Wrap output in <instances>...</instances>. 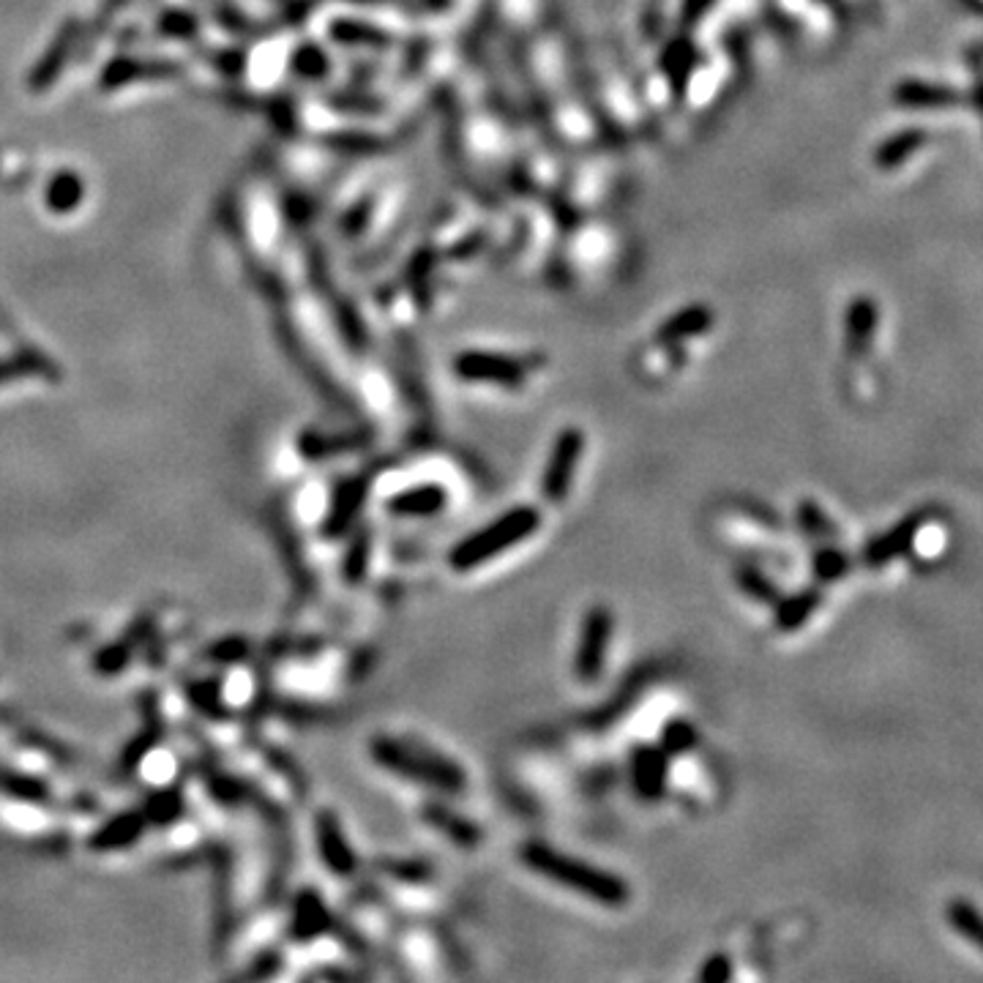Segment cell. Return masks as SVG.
Segmentation results:
<instances>
[{
	"label": "cell",
	"mask_w": 983,
	"mask_h": 983,
	"mask_svg": "<svg viewBox=\"0 0 983 983\" xmlns=\"http://www.w3.org/2000/svg\"><path fill=\"white\" fill-rule=\"evenodd\" d=\"M814 571L822 582H833L847 571V557L836 550H822L814 560Z\"/></svg>",
	"instance_id": "obj_14"
},
{
	"label": "cell",
	"mask_w": 983,
	"mask_h": 983,
	"mask_svg": "<svg viewBox=\"0 0 983 983\" xmlns=\"http://www.w3.org/2000/svg\"><path fill=\"white\" fill-rule=\"evenodd\" d=\"M948 921H951V926L959 932V935L968 937V942H973L979 951H983V915L973 907V904L964 902V899L951 902V907H948Z\"/></svg>",
	"instance_id": "obj_10"
},
{
	"label": "cell",
	"mask_w": 983,
	"mask_h": 983,
	"mask_svg": "<svg viewBox=\"0 0 983 983\" xmlns=\"http://www.w3.org/2000/svg\"><path fill=\"white\" fill-rule=\"evenodd\" d=\"M612 628H615V621H612V612L606 606L588 610L582 623V634H579L577 659H574V670H577V678L582 683H593L601 675L606 648H610L612 639Z\"/></svg>",
	"instance_id": "obj_4"
},
{
	"label": "cell",
	"mask_w": 983,
	"mask_h": 983,
	"mask_svg": "<svg viewBox=\"0 0 983 983\" xmlns=\"http://www.w3.org/2000/svg\"><path fill=\"white\" fill-rule=\"evenodd\" d=\"M738 582L740 588H743L749 595H754L756 601H776V588H773L771 579H767L762 571H756V568H743V571H738Z\"/></svg>",
	"instance_id": "obj_13"
},
{
	"label": "cell",
	"mask_w": 983,
	"mask_h": 983,
	"mask_svg": "<svg viewBox=\"0 0 983 983\" xmlns=\"http://www.w3.org/2000/svg\"><path fill=\"white\" fill-rule=\"evenodd\" d=\"M579 456H582V435L577 429H566L557 438L552 449L550 465H546L544 478H541V495L552 502H560L571 489V478L577 473Z\"/></svg>",
	"instance_id": "obj_5"
},
{
	"label": "cell",
	"mask_w": 983,
	"mask_h": 983,
	"mask_svg": "<svg viewBox=\"0 0 983 983\" xmlns=\"http://www.w3.org/2000/svg\"><path fill=\"white\" fill-rule=\"evenodd\" d=\"M667 754L659 749H639L632 762V782L643 798L654 800L664 795L667 784Z\"/></svg>",
	"instance_id": "obj_6"
},
{
	"label": "cell",
	"mask_w": 983,
	"mask_h": 983,
	"mask_svg": "<svg viewBox=\"0 0 983 983\" xmlns=\"http://www.w3.org/2000/svg\"><path fill=\"white\" fill-rule=\"evenodd\" d=\"M522 860L530 869L539 871L541 877H546V880L560 882V886L571 888V891L582 893L585 899H593V902L604 904V907H623L628 902V886L621 877L610 875L604 869H595V866L585 864V860L568 858V855L546 847V844H528V847H522Z\"/></svg>",
	"instance_id": "obj_1"
},
{
	"label": "cell",
	"mask_w": 983,
	"mask_h": 983,
	"mask_svg": "<svg viewBox=\"0 0 983 983\" xmlns=\"http://www.w3.org/2000/svg\"><path fill=\"white\" fill-rule=\"evenodd\" d=\"M374 756L383 767L400 773V776L413 778V782L429 784V787L449 789V793H462L465 789V771L449 756L435 754L424 745H410L396 738H380L372 745Z\"/></svg>",
	"instance_id": "obj_2"
},
{
	"label": "cell",
	"mask_w": 983,
	"mask_h": 983,
	"mask_svg": "<svg viewBox=\"0 0 983 983\" xmlns=\"http://www.w3.org/2000/svg\"><path fill=\"white\" fill-rule=\"evenodd\" d=\"M820 604V593L817 590H806V593L793 595V599L784 601L776 612L778 628H798L803 626L806 617L814 612V606Z\"/></svg>",
	"instance_id": "obj_11"
},
{
	"label": "cell",
	"mask_w": 983,
	"mask_h": 983,
	"mask_svg": "<svg viewBox=\"0 0 983 983\" xmlns=\"http://www.w3.org/2000/svg\"><path fill=\"white\" fill-rule=\"evenodd\" d=\"M446 500H449V495H446L443 487L421 484V487L405 489L402 495L391 497L389 508L394 513H405V517H432V513L443 511Z\"/></svg>",
	"instance_id": "obj_7"
},
{
	"label": "cell",
	"mask_w": 983,
	"mask_h": 983,
	"mask_svg": "<svg viewBox=\"0 0 983 983\" xmlns=\"http://www.w3.org/2000/svg\"><path fill=\"white\" fill-rule=\"evenodd\" d=\"M460 372L465 374V378L495 380V383H517V380L522 378L519 367H513L511 361H502V358H489V356L462 358Z\"/></svg>",
	"instance_id": "obj_8"
},
{
	"label": "cell",
	"mask_w": 983,
	"mask_h": 983,
	"mask_svg": "<svg viewBox=\"0 0 983 983\" xmlns=\"http://www.w3.org/2000/svg\"><path fill=\"white\" fill-rule=\"evenodd\" d=\"M541 513L530 506H519L506 511L502 517H497L495 522H489L487 528L478 530V533L467 535L462 544L454 546L451 552V566L456 571H471V568L482 566V563L492 560L500 552L511 550L519 541L530 539V535L539 530Z\"/></svg>",
	"instance_id": "obj_3"
},
{
	"label": "cell",
	"mask_w": 983,
	"mask_h": 983,
	"mask_svg": "<svg viewBox=\"0 0 983 983\" xmlns=\"http://www.w3.org/2000/svg\"><path fill=\"white\" fill-rule=\"evenodd\" d=\"M424 817H427V820L432 822L438 831H443L446 836L454 839L456 844H476L478 842V828L473 825V822H467L465 817L449 811L446 806H427V809H424Z\"/></svg>",
	"instance_id": "obj_9"
},
{
	"label": "cell",
	"mask_w": 983,
	"mask_h": 983,
	"mask_svg": "<svg viewBox=\"0 0 983 983\" xmlns=\"http://www.w3.org/2000/svg\"><path fill=\"white\" fill-rule=\"evenodd\" d=\"M730 975H732V964L725 953H719V957H710L708 962H705V968L699 970V981H705V983H721V981L730 979Z\"/></svg>",
	"instance_id": "obj_15"
},
{
	"label": "cell",
	"mask_w": 983,
	"mask_h": 983,
	"mask_svg": "<svg viewBox=\"0 0 983 983\" xmlns=\"http://www.w3.org/2000/svg\"><path fill=\"white\" fill-rule=\"evenodd\" d=\"M694 743H697V730L683 719L672 721L664 730V736H661V745L670 754H686L689 749H694Z\"/></svg>",
	"instance_id": "obj_12"
}]
</instances>
